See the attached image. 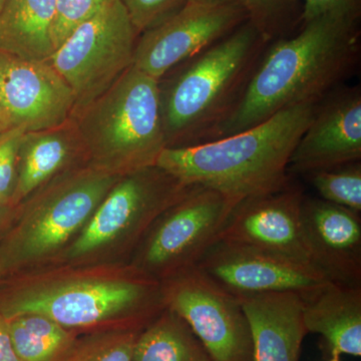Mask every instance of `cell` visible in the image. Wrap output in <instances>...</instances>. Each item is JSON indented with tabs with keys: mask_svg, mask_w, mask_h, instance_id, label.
<instances>
[{
	"mask_svg": "<svg viewBox=\"0 0 361 361\" xmlns=\"http://www.w3.org/2000/svg\"><path fill=\"white\" fill-rule=\"evenodd\" d=\"M356 25L355 18L322 16L303 23L295 37L268 47L220 137L254 127L285 109L322 102L357 63Z\"/></svg>",
	"mask_w": 361,
	"mask_h": 361,
	"instance_id": "6da1fadb",
	"label": "cell"
},
{
	"mask_svg": "<svg viewBox=\"0 0 361 361\" xmlns=\"http://www.w3.org/2000/svg\"><path fill=\"white\" fill-rule=\"evenodd\" d=\"M165 310L161 283L135 266L0 280V314L44 316L66 329H142ZM90 331V332H92Z\"/></svg>",
	"mask_w": 361,
	"mask_h": 361,
	"instance_id": "7a4b0ae2",
	"label": "cell"
},
{
	"mask_svg": "<svg viewBox=\"0 0 361 361\" xmlns=\"http://www.w3.org/2000/svg\"><path fill=\"white\" fill-rule=\"evenodd\" d=\"M317 104L291 106L241 132L191 147H167L156 166L188 186H203L235 203L290 182L292 152Z\"/></svg>",
	"mask_w": 361,
	"mask_h": 361,
	"instance_id": "3957f363",
	"label": "cell"
},
{
	"mask_svg": "<svg viewBox=\"0 0 361 361\" xmlns=\"http://www.w3.org/2000/svg\"><path fill=\"white\" fill-rule=\"evenodd\" d=\"M268 47L269 42L247 20L184 63L166 90L160 87L167 147L196 146L219 139Z\"/></svg>",
	"mask_w": 361,
	"mask_h": 361,
	"instance_id": "277c9868",
	"label": "cell"
},
{
	"mask_svg": "<svg viewBox=\"0 0 361 361\" xmlns=\"http://www.w3.org/2000/svg\"><path fill=\"white\" fill-rule=\"evenodd\" d=\"M159 82L130 66L73 116L87 165L121 177L156 166L167 148Z\"/></svg>",
	"mask_w": 361,
	"mask_h": 361,
	"instance_id": "5b68a950",
	"label": "cell"
},
{
	"mask_svg": "<svg viewBox=\"0 0 361 361\" xmlns=\"http://www.w3.org/2000/svg\"><path fill=\"white\" fill-rule=\"evenodd\" d=\"M120 178L82 165L59 175L23 202L0 241V280L68 248Z\"/></svg>",
	"mask_w": 361,
	"mask_h": 361,
	"instance_id": "8992f818",
	"label": "cell"
},
{
	"mask_svg": "<svg viewBox=\"0 0 361 361\" xmlns=\"http://www.w3.org/2000/svg\"><path fill=\"white\" fill-rule=\"evenodd\" d=\"M236 205L215 190L193 185L149 226L133 266L160 282L195 267Z\"/></svg>",
	"mask_w": 361,
	"mask_h": 361,
	"instance_id": "52a82bcc",
	"label": "cell"
},
{
	"mask_svg": "<svg viewBox=\"0 0 361 361\" xmlns=\"http://www.w3.org/2000/svg\"><path fill=\"white\" fill-rule=\"evenodd\" d=\"M191 187L157 166L123 176L66 248V259L87 260L116 243L137 245L156 218Z\"/></svg>",
	"mask_w": 361,
	"mask_h": 361,
	"instance_id": "ba28073f",
	"label": "cell"
},
{
	"mask_svg": "<svg viewBox=\"0 0 361 361\" xmlns=\"http://www.w3.org/2000/svg\"><path fill=\"white\" fill-rule=\"evenodd\" d=\"M140 35L121 0L75 28L49 59L75 97V111L103 94L130 66Z\"/></svg>",
	"mask_w": 361,
	"mask_h": 361,
	"instance_id": "9c48e42d",
	"label": "cell"
},
{
	"mask_svg": "<svg viewBox=\"0 0 361 361\" xmlns=\"http://www.w3.org/2000/svg\"><path fill=\"white\" fill-rule=\"evenodd\" d=\"M161 283L165 307L189 325L214 361H253L250 325L238 298L196 266Z\"/></svg>",
	"mask_w": 361,
	"mask_h": 361,
	"instance_id": "30bf717a",
	"label": "cell"
},
{
	"mask_svg": "<svg viewBox=\"0 0 361 361\" xmlns=\"http://www.w3.org/2000/svg\"><path fill=\"white\" fill-rule=\"evenodd\" d=\"M196 267L238 299L287 292L305 298L331 282L311 266L222 240L208 249Z\"/></svg>",
	"mask_w": 361,
	"mask_h": 361,
	"instance_id": "8fae6325",
	"label": "cell"
},
{
	"mask_svg": "<svg viewBox=\"0 0 361 361\" xmlns=\"http://www.w3.org/2000/svg\"><path fill=\"white\" fill-rule=\"evenodd\" d=\"M247 20L238 1L220 6L187 2L167 20L140 35L133 66L160 80L169 71L228 37Z\"/></svg>",
	"mask_w": 361,
	"mask_h": 361,
	"instance_id": "7c38bea8",
	"label": "cell"
},
{
	"mask_svg": "<svg viewBox=\"0 0 361 361\" xmlns=\"http://www.w3.org/2000/svg\"><path fill=\"white\" fill-rule=\"evenodd\" d=\"M0 109L11 125L35 132L73 118L75 97L49 61L0 51Z\"/></svg>",
	"mask_w": 361,
	"mask_h": 361,
	"instance_id": "4fadbf2b",
	"label": "cell"
},
{
	"mask_svg": "<svg viewBox=\"0 0 361 361\" xmlns=\"http://www.w3.org/2000/svg\"><path fill=\"white\" fill-rule=\"evenodd\" d=\"M304 196L302 188L291 179L276 191L240 201L218 240L253 247L313 267L301 235Z\"/></svg>",
	"mask_w": 361,
	"mask_h": 361,
	"instance_id": "5bb4252c",
	"label": "cell"
},
{
	"mask_svg": "<svg viewBox=\"0 0 361 361\" xmlns=\"http://www.w3.org/2000/svg\"><path fill=\"white\" fill-rule=\"evenodd\" d=\"M361 92L357 87L322 99L292 152L288 174L310 175L360 161Z\"/></svg>",
	"mask_w": 361,
	"mask_h": 361,
	"instance_id": "9a60e30c",
	"label": "cell"
},
{
	"mask_svg": "<svg viewBox=\"0 0 361 361\" xmlns=\"http://www.w3.org/2000/svg\"><path fill=\"white\" fill-rule=\"evenodd\" d=\"M300 225L313 267L334 283L361 286L360 214L304 196Z\"/></svg>",
	"mask_w": 361,
	"mask_h": 361,
	"instance_id": "2e32d148",
	"label": "cell"
},
{
	"mask_svg": "<svg viewBox=\"0 0 361 361\" xmlns=\"http://www.w3.org/2000/svg\"><path fill=\"white\" fill-rule=\"evenodd\" d=\"M250 325L253 361H299L307 334L299 294H264L239 299Z\"/></svg>",
	"mask_w": 361,
	"mask_h": 361,
	"instance_id": "e0dca14e",
	"label": "cell"
},
{
	"mask_svg": "<svg viewBox=\"0 0 361 361\" xmlns=\"http://www.w3.org/2000/svg\"><path fill=\"white\" fill-rule=\"evenodd\" d=\"M78 158L85 161L84 148L73 118L51 129L26 132L18 152V173L11 204L18 208L40 188L75 168L73 164Z\"/></svg>",
	"mask_w": 361,
	"mask_h": 361,
	"instance_id": "ac0fdd59",
	"label": "cell"
},
{
	"mask_svg": "<svg viewBox=\"0 0 361 361\" xmlns=\"http://www.w3.org/2000/svg\"><path fill=\"white\" fill-rule=\"evenodd\" d=\"M307 334H319L331 356L361 355V286L329 282L302 298Z\"/></svg>",
	"mask_w": 361,
	"mask_h": 361,
	"instance_id": "d6986e66",
	"label": "cell"
},
{
	"mask_svg": "<svg viewBox=\"0 0 361 361\" xmlns=\"http://www.w3.org/2000/svg\"><path fill=\"white\" fill-rule=\"evenodd\" d=\"M58 0H6L0 11V51L30 61L54 54L51 26Z\"/></svg>",
	"mask_w": 361,
	"mask_h": 361,
	"instance_id": "ffe728a7",
	"label": "cell"
},
{
	"mask_svg": "<svg viewBox=\"0 0 361 361\" xmlns=\"http://www.w3.org/2000/svg\"><path fill=\"white\" fill-rule=\"evenodd\" d=\"M132 361L214 360L189 325L165 307L137 334Z\"/></svg>",
	"mask_w": 361,
	"mask_h": 361,
	"instance_id": "44dd1931",
	"label": "cell"
},
{
	"mask_svg": "<svg viewBox=\"0 0 361 361\" xmlns=\"http://www.w3.org/2000/svg\"><path fill=\"white\" fill-rule=\"evenodd\" d=\"M6 319L21 361H63L78 337V332L44 316L23 314Z\"/></svg>",
	"mask_w": 361,
	"mask_h": 361,
	"instance_id": "7402d4cb",
	"label": "cell"
},
{
	"mask_svg": "<svg viewBox=\"0 0 361 361\" xmlns=\"http://www.w3.org/2000/svg\"><path fill=\"white\" fill-rule=\"evenodd\" d=\"M142 329H111L78 337L63 361H132L137 334Z\"/></svg>",
	"mask_w": 361,
	"mask_h": 361,
	"instance_id": "603a6c76",
	"label": "cell"
},
{
	"mask_svg": "<svg viewBox=\"0 0 361 361\" xmlns=\"http://www.w3.org/2000/svg\"><path fill=\"white\" fill-rule=\"evenodd\" d=\"M307 176L320 195V199L360 214V161L329 170L317 171Z\"/></svg>",
	"mask_w": 361,
	"mask_h": 361,
	"instance_id": "cb8c5ba5",
	"label": "cell"
},
{
	"mask_svg": "<svg viewBox=\"0 0 361 361\" xmlns=\"http://www.w3.org/2000/svg\"><path fill=\"white\" fill-rule=\"evenodd\" d=\"M111 1L113 0H58L51 33L54 51L75 28L96 16Z\"/></svg>",
	"mask_w": 361,
	"mask_h": 361,
	"instance_id": "d4e9b609",
	"label": "cell"
},
{
	"mask_svg": "<svg viewBox=\"0 0 361 361\" xmlns=\"http://www.w3.org/2000/svg\"><path fill=\"white\" fill-rule=\"evenodd\" d=\"M248 21L268 42L282 32L296 0H237Z\"/></svg>",
	"mask_w": 361,
	"mask_h": 361,
	"instance_id": "484cf974",
	"label": "cell"
},
{
	"mask_svg": "<svg viewBox=\"0 0 361 361\" xmlns=\"http://www.w3.org/2000/svg\"><path fill=\"white\" fill-rule=\"evenodd\" d=\"M139 35L161 25L186 6L187 0H121Z\"/></svg>",
	"mask_w": 361,
	"mask_h": 361,
	"instance_id": "4316f807",
	"label": "cell"
},
{
	"mask_svg": "<svg viewBox=\"0 0 361 361\" xmlns=\"http://www.w3.org/2000/svg\"><path fill=\"white\" fill-rule=\"evenodd\" d=\"M26 130L20 127L7 128L0 132V198L11 201L16 187L18 152Z\"/></svg>",
	"mask_w": 361,
	"mask_h": 361,
	"instance_id": "83f0119b",
	"label": "cell"
},
{
	"mask_svg": "<svg viewBox=\"0 0 361 361\" xmlns=\"http://www.w3.org/2000/svg\"><path fill=\"white\" fill-rule=\"evenodd\" d=\"M360 13V0H304L301 20L303 23L334 16L357 20Z\"/></svg>",
	"mask_w": 361,
	"mask_h": 361,
	"instance_id": "f1b7e54d",
	"label": "cell"
},
{
	"mask_svg": "<svg viewBox=\"0 0 361 361\" xmlns=\"http://www.w3.org/2000/svg\"><path fill=\"white\" fill-rule=\"evenodd\" d=\"M0 361H21L11 341L8 322L1 314H0Z\"/></svg>",
	"mask_w": 361,
	"mask_h": 361,
	"instance_id": "f546056e",
	"label": "cell"
},
{
	"mask_svg": "<svg viewBox=\"0 0 361 361\" xmlns=\"http://www.w3.org/2000/svg\"><path fill=\"white\" fill-rule=\"evenodd\" d=\"M18 209L11 201L0 198V241L13 224Z\"/></svg>",
	"mask_w": 361,
	"mask_h": 361,
	"instance_id": "4dcf8cb0",
	"label": "cell"
},
{
	"mask_svg": "<svg viewBox=\"0 0 361 361\" xmlns=\"http://www.w3.org/2000/svg\"><path fill=\"white\" fill-rule=\"evenodd\" d=\"M237 0H187V2L193 4H205V6H220V4H231Z\"/></svg>",
	"mask_w": 361,
	"mask_h": 361,
	"instance_id": "1f68e13d",
	"label": "cell"
},
{
	"mask_svg": "<svg viewBox=\"0 0 361 361\" xmlns=\"http://www.w3.org/2000/svg\"><path fill=\"white\" fill-rule=\"evenodd\" d=\"M9 127H13V125L9 122L8 118L6 115H0V132Z\"/></svg>",
	"mask_w": 361,
	"mask_h": 361,
	"instance_id": "d6a6232c",
	"label": "cell"
},
{
	"mask_svg": "<svg viewBox=\"0 0 361 361\" xmlns=\"http://www.w3.org/2000/svg\"><path fill=\"white\" fill-rule=\"evenodd\" d=\"M327 361H341V356H331V358Z\"/></svg>",
	"mask_w": 361,
	"mask_h": 361,
	"instance_id": "836d02e7",
	"label": "cell"
},
{
	"mask_svg": "<svg viewBox=\"0 0 361 361\" xmlns=\"http://www.w3.org/2000/svg\"><path fill=\"white\" fill-rule=\"evenodd\" d=\"M6 0H0V11H1L2 6L6 4Z\"/></svg>",
	"mask_w": 361,
	"mask_h": 361,
	"instance_id": "e575fe53",
	"label": "cell"
},
{
	"mask_svg": "<svg viewBox=\"0 0 361 361\" xmlns=\"http://www.w3.org/2000/svg\"><path fill=\"white\" fill-rule=\"evenodd\" d=\"M0 115H4V113L2 111L1 109H0Z\"/></svg>",
	"mask_w": 361,
	"mask_h": 361,
	"instance_id": "d590c367",
	"label": "cell"
}]
</instances>
